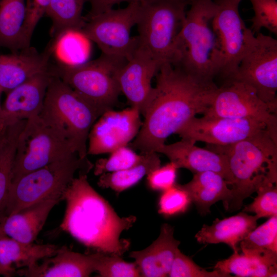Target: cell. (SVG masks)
I'll list each match as a JSON object with an SVG mask.
<instances>
[{"instance_id": "obj_31", "label": "cell", "mask_w": 277, "mask_h": 277, "mask_svg": "<svg viewBox=\"0 0 277 277\" xmlns=\"http://www.w3.org/2000/svg\"><path fill=\"white\" fill-rule=\"evenodd\" d=\"M244 254L277 262V215L252 230L239 244Z\"/></svg>"}, {"instance_id": "obj_8", "label": "cell", "mask_w": 277, "mask_h": 277, "mask_svg": "<svg viewBox=\"0 0 277 277\" xmlns=\"http://www.w3.org/2000/svg\"><path fill=\"white\" fill-rule=\"evenodd\" d=\"M190 0H144L136 25L139 44L161 65L172 63L175 45Z\"/></svg>"}, {"instance_id": "obj_15", "label": "cell", "mask_w": 277, "mask_h": 277, "mask_svg": "<svg viewBox=\"0 0 277 277\" xmlns=\"http://www.w3.org/2000/svg\"><path fill=\"white\" fill-rule=\"evenodd\" d=\"M141 113L131 107L104 112L92 126L88 135L87 154L110 153L128 146L138 134L142 125Z\"/></svg>"}, {"instance_id": "obj_33", "label": "cell", "mask_w": 277, "mask_h": 277, "mask_svg": "<svg viewBox=\"0 0 277 277\" xmlns=\"http://www.w3.org/2000/svg\"><path fill=\"white\" fill-rule=\"evenodd\" d=\"M122 256L101 253L96 265L95 272L101 277L141 276L135 262L125 261Z\"/></svg>"}, {"instance_id": "obj_39", "label": "cell", "mask_w": 277, "mask_h": 277, "mask_svg": "<svg viewBox=\"0 0 277 277\" xmlns=\"http://www.w3.org/2000/svg\"><path fill=\"white\" fill-rule=\"evenodd\" d=\"M177 168L172 162L160 166L153 170L147 176V183L154 190L165 191L175 183Z\"/></svg>"}, {"instance_id": "obj_14", "label": "cell", "mask_w": 277, "mask_h": 277, "mask_svg": "<svg viewBox=\"0 0 277 277\" xmlns=\"http://www.w3.org/2000/svg\"><path fill=\"white\" fill-rule=\"evenodd\" d=\"M265 130L263 123L249 118L203 115L191 118L177 132L182 139L225 146L252 137Z\"/></svg>"}, {"instance_id": "obj_22", "label": "cell", "mask_w": 277, "mask_h": 277, "mask_svg": "<svg viewBox=\"0 0 277 277\" xmlns=\"http://www.w3.org/2000/svg\"><path fill=\"white\" fill-rule=\"evenodd\" d=\"M61 200L50 199L42 201L8 215L0 223V234L19 242L33 243L50 211Z\"/></svg>"}, {"instance_id": "obj_40", "label": "cell", "mask_w": 277, "mask_h": 277, "mask_svg": "<svg viewBox=\"0 0 277 277\" xmlns=\"http://www.w3.org/2000/svg\"><path fill=\"white\" fill-rule=\"evenodd\" d=\"M91 8L85 18H90L113 9V6L123 2L128 4L133 2H141L144 0H89Z\"/></svg>"}, {"instance_id": "obj_5", "label": "cell", "mask_w": 277, "mask_h": 277, "mask_svg": "<svg viewBox=\"0 0 277 277\" xmlns=\"http://www.w3.org/2000/svg\"><path fill=\"white\" fill-rule=\"evenodd\" d=\"M102 114L52 74L39 115L70 144L82 159H87L88 135Z\"/></svg>"}, {"instance_id": "obj_21", "label": "cell", "mask_w": 277, "mask_h": 277, "mask_svg": "<svg viewBox=\"0 0 277 277\" xmlns=\"http://www.w3.org/2000/svg\"><path fill=\"white\" fill-rule=\"evenodd\" d=\"M180 242L174 237V228L162 225L158 238L145 249L134 251L129 256L134 259L141 276H168Z\"/></svg>"}, {"instance_id": "obj_38", "label": "cell", "mask_w": 277, "mask_h": 277, "mask_svg": "<svg viewBox=\"0 0 277 277\" xmlns=\"http://www.w3.org/2000/svg\"><path fill=\"white\" fill-rule=\"evenodd\" d=\"M50 0H25L26 17L23 26V37L24 48L31 46L34 29L41 18L45 15Z\"/></svg>"}, {"instance_id": "obj_36", "label": "cell", "mask_w": 277, "mask_h": 277, "mask_svg": "<svg viewBox=\"0 0 277 277\" xmlns=\"http://www.w3.org/2000/svg\"><path fill=\"white\" fill-rule=\"evenodd\" d=\"M170 277H230L217 270L208 271L197 265L191 258L177 250L168 274Z\"/></svg>"}, {"instance_id": "obj_43", "label": "cell", "mask_w": 277, "mask_h": 277, "mask_svg": "<svg viewBox=\"0 0 277 277\" xmlns=\"http://www.w3.org/2000/svg\"><path fill=\"white\" fill-rule=\"evenodd\" d=\"M1 106L0 105V109H1Z\"/></svg>"}, {"instance_id": "obj_25", "label": "cell", "mask_w": 277, "mask_h": 277, "mask_svg": "<svg viewBox=\"0 0 277 277\" xmlns=\"http://www.w3.org/2000/svg\"><path fill=\"white\" fill-rule=\"evenodd\" d=\"M179 186L188 194L201 214L210 213V207L215 203L223 201L224 207L231 197L228 183L220 174L207 171L194 173L188 183Z\"/></svg>"}, {"instance_id": "obj_9", "label": "cell", "mask_w": 277, "mask_h": 277, "mask_svg": "<svg viewBox=\"0 0 277 277\" xmlns=\"http://www.w3.org/2000/svg\"><path fill=\"white\" fill-rule=\"evenodd\" d=\"M75 153L70 144L39 115L28 119L18 137L11 182Z\"/></svg>"}, {"instance_id": "obj_30", "label": "cell", "mask_w": 277, "mask_h": 277, "mask_svg": "<svg viewBox=\"0 0 277 277\" xmlns=\"http://www.w3.org/2000/svg\"><path fill=\"white\" fill-rule=\"evenodd\" d=\"M143 154L142 161L130 168L100 175L98 186L110 188L120 193L135 185L143 177L161 166V160L157 152Z\"/></svg>"}, {"instance_id": "obj_19", "label": "cell", "mask_w": 277, "mask_h": 277, "mask_svg": "<svg viewBox=\"0 0 277 277\" xmlns=\"http://www.w3.org/2000/svg\"><path fill=\"white\" fill-rule=\"evenodd\" d=\"M52 76L50 70L39 73L7 92L1 115L12 122L39 115Z\"/></svg>"}, {"instance_id": "obj_1", "label": "cell", "mask_w": 277, "mask_h": 277, "mask_svg": "<svg viewBox=\"0 0 277 277\" xmlns=\"http://www.w3.org/2000/svg\"><path fill=\"white\" fill-rule=\"evenodd\" d=\"M142 114L144 120L132 148L156 152L167 138L210 106L218 86L191 75L180 66L162 64Z\"/></svg>"}, {"instance_id": "obj_12", "label": "cell", "mask_w": 277, "mask_h": 277, "mask_svg": "<svg viewBox=\"0 0 277 277\" xmlns=\"http://www.w3.org/2000/svg\"><path fill=\"white\" fill-rule=\"evenodd\" d=\"M241 0H214L216 9L213 27L220 48L221 70L223 81L230 79L255 37L241 18Z\"/></svg>"}, {"instance_id": "obj_42", "label": "cell", "mask_w": 277, "mask_h": 277, "mask_svg": "<svg viewBox=\"0 0 277 277\" xmlns=\"http://www.w3.org/2000/svg\"><path fill=\"white\" fill-rule=\"evenodd\" d=\"M0 275H3V272L1 269V268H0Z\"/></svg>"}, {"instance_id": "obj_27", "label": "cell", "mask_w": 277, "mask_h": 277, "mask_svg": "<svg viewBox=\"0 0 277 277\" xmlns=\"http://www.w3.org/2000/svg\"><path fill=\"white\" fill-rule=\"evenodd\" d=\"M26 120L9 124L0 143V223L7 216L12 170L19 134Z\"/></svg>"}, {"instance_id": "obj_3", "label": "cell", "mask_w": 277, "mask_h": 277, "mask_svg": "<svg viewBox=\"0 0 277 277\" xmlns=\"http://www.w3.org/2000/svg\"><path fill=\"white\" fill-rule=\"evenodd\" d=\"M207 146L225 156L232 175L226 210H239L244 200L260 188L277 184V141L267 130L233 144Z\"/></svg>"}, {"instance_id": "obj_16", "label": "cell", "mask_w": 277, "mask_h": 277, "mask_svg": "<svg viewBox=\"0 0 277 277\" xmlns=\"http://www.w3.org/2000/svg\"><path fill=\"white\" fill-rule=\"evenodd\" d=\"M161 65L138 42L118 71L117 81L121 93L130 106L137 108L141 114L152 91V78Z\"/></svg>"}, {"instance_id": "obj_17", "label": "cell", "mask_w": 277, "mask_h": 277, "mask_svg": "<svg viewBox=\"0 0 277 277\" xmlns=\"http://www.w3.org/2000/svg\"><path fill=\"white\" fill-rule=\"evenodd\" d=\"M157 153L166 155L179 168H185L193 174L211 171L221 175L230 185L232 178L226 157L223 154L208 148L195 145L185 139L159 147Z\"/></svg>"}, {"instance_id": "obj_41", "label": "cell", "mask_w": 277, "mask_h": 277, "mask_svg": "<svg viewBox=\"0 0 277 277\" xmlns=\"http://www.w3.org/2000/svg\"><path fill=\"white\" fill-rule=\"evenodd\" d=\"M9 124L0 116V143Z\"/></svg>"}, {"instance_id": "obj_11", "label": "cell", "mask_w": 277, "mask_h": 277, "mask_svg": "<svg viewBox=\"0 0 277 277\" xmlns=\"http://www.w3.org/2000/svg\"><path fill=\"white\" fill-rule=\"evenodd\" d=\"M228 80L251 87L259 98L276 112L277 40L258 33Z\"/></svg>"}, {"instance_id": "obj_23", "label": "cell", "mask_w": 277, "mask_h": 277, "mask_svg": "<svg viewBox=\"0 0 277 277\" xmlns=\"http://www.w3.org/2000/svg\"><path fill=\"white\" fill-rule=\"evenodd\" d=\"M60 247L50 244L23 243L0 234V268L3 275L16 274V268H29L55 254Z\"/></svg>"}, {"instance_id": "obj_6", "label": "cell", "mask_w": 277, "mask_h": 277, "mask_svg": "<svg viewBox=\"0 0 277 277\" xmlns=\"http://www.w3.org/2000/svg\"><path fill=\"white\" fill-rule=\"evenodd\" d=\"M127 58L102 53L96 59L71 65L60 61L50 71L102 113L112 109L121 93L119 70Z\"/></svg>"}, {"instance_id": "obj_28", "label": "cell", "mask_w": 277, "mask_h": 277, "mask_svg": "<svg viewBox=\"0 0 277 277\" xmlns=\"http://www.w3.org/2000/svg\"><path fill=\"white\" fill-rule=\"evenodd\" d=\"M86 1L50 0L45 15L52 22V41H56L67 32L81 30L85 22L82 12Z\"/></svg>"}, {"instance_id": "obj_35", "label": "cell", "mask_w": 277, "mask_h": 277, "mask_svg": "<svg viewBox=\"0 0 277 277\" xmlns=\"http://www.w3.org/2000/svg\"><path fill=\"white\" fill-rule=\"evenodd\" d=\"M256 192L253 201L246 206L243 211L254 213L259 219L277 215L276 184L264 186Z\"/></svg>"}, {"instance_id": "obj_13", "label": "cell", "mask_w": 277, "mask_h": 277, "mask_svg": "<svg viewBox=\"0 0 277 277\" xmlns=\"http://www.w3.org/2000/svg\"><path fill=\"white\" fill-rule=\"evenodd\" d=\"M203 114L258 121L266 126L272 137L277 141L276 112L260 99L251 87L242 82L224 81Z\"/></svg>"}, {"instance_id": "obj_44", "label": "cell", "mask_w": 277, "mask_h": 277, "mask_svg": "<svg viewBox=\"0 0 277 277\" xmlns=\"http://www.w3.org/2000/svg\"><path fill=\"white\" fill-rule=\"evenodd\" d=\"M190 1H192V0H190Z\"/></svg>"}, {"instance_id": "obj_29", "label": "cell", "mask_w": 277, "mask_h": 277, "mask_svg": "<svg viewBox=\"0 0 277 277\" xmlns=\"http://www.w3.org/2000/svg\"><path fill=\"white\" fill-rule=\"evenodd\" d=\"M225 274L241 277H273L277 275V262L239 251L220 261L214 267Z\"/></svg>"}, {"instance_id": "obj_20", "label": "cell", "mask_w": 277, "mask_h": 277, "mask_svg": "<svg viewBox=\"0 0 277 277\" xmlns=\"http://www.w3.org/2000/svg\"><path fill=\"white\" fill-rule=\"evenodd\" d=\"M101 254L96 252L85 254L62 246L42 263L17 270L16 274L27 277H87L95 272Z\"/></svg>"}, {"instance_id": "obj_37", "label": "cell", "mask_w": 277, "mask_h": 277, "mask_svg": "<svg viewBox=\"0 0 277 277\" xmlns=\"http://www.w3.org/2000/svg\"><path fill=\"white\" fill-rule=\"evenodd\" d=\"M191 202L188 193L175 184L163 191L159 202V213L165 216L183 213Z\"/></svg>"}, {"instance_id": "obj_18", "label": "cell", "mask_w": 277, "mask_h": 277, "mask_svg": "<svg viewBox=\"0 0 277 277\" xmlns=\"http://www.w3.org/2000/svg\"><path fill=\"white\" fill-rule=\"evenodd\" d=\"M54 46L50 43L39 53L31 46L8 54H0V93L8 92L31 77L50 70Z\"/></svg>"}, {"instance_id": "obj_7", "label": "cell", "mask_w": 277, "mask_h": 277, "mask_svg": "<svg viewBox=\"0 0 277 277\" xmlns=\"http://www.w3.org/2000/svg\"><path fill=\"white\" fill-rule=\"evenodd\" d=\"M93 166L88 159H82L75 153L11 182L7 216L46 200H63V195L76 173H88Z\"/></svg>"}, {"instance_id": "obj_2", "label": "cell", "mask_w": 277, "mask_h": 277, "mask_svg": "<svg viewBox=\"0 0 277 277\" xmlns=\"http://www.w3.org/2000/svg\"><path fill=\"white\" fill-rule=\"evenodd\" d=\"M87 173L79 172L63 195L66 203L60 228L96 252L122 256L130 242L122 233L136 221L134 215L120 217L91 186Z\"/></svg>"}, {"instance_id": "obj_32", "label": "cell", "mask_w": 277, "mask_h": 277, "mask_svg": "<svg viewBox=\"0 0 277 277\" xmlns=\"http://www.w3.org/2000/svg\"><path fill=\"white\" fill-rule=\"evenodd\" d=\"M107 158L97 160L94 167L95 175L126 169L139 163L144 157L143 153L137 154L128 146L120 147L110 153Z\"/></svg>"}, {"instance_id": "obj_10", "label": "cell", "mask_w": 277, "mask_h": 277, "mask_svg": "<svg viewBox=\"0 0 277 277\" xmlns=\"http://www.w3.org/2000/svg\"><path fill=\"white\" fill-rule=\"evenodd\" d=\"M140 3H129L124 8L111 9L85 17V24L79 32L94 42L102 53L127 58L138 42L137 36H131V31L139 19Z\"/></svg>"}, {"instance_id": "obj_34", "label": "cell", "mask_w": 277, "mask_h": 277, "mask_svg": "<svg viewBox=\"0 0 277 277\" xmlns=\"http://www.w3.org/2000/svg\"><path fill=\"white\" fill-rule=\"evenodd\" d=\"M254 11L250 19L251 29L254 34L262 28L277 34V0H249Z\"/></svg>"}, {"instance_id": "obj_24", "label": "cell", "mask_w": 277, "mask_h": 277, "mask_svg": "<svg viewBox=\"0 0 277 277\" xmlns=\"http://www.w3.org/2000/svg\"><path fill=\"white\" fill-rule=\"evenodd\" d=\"M258 220L244 211L222 220L216 219L211 225H204L195 238L201 244L225 243L238 252L240 243L256 227Z\"/></svg>"}, {"instance_id": "obj_26", "label": "cell", "mask_w": 277, "mask_h": 277, "mask_svg": "<svg viewBox=\"0 0 277 277\" xmlns=\"http://www.w3.org/2000/svg\"><path fill=\"white\" fill-rule=\"evenodd\" d=\"M25 0H0V48L15 52L24 49Z\"/></svg>"}, {"instance_id": "obj_4", "label": "cell", "mask_w": 277, "mask_h": 277, "mask_svg": "<svg viewBox=\"0 0 277 277\" xmlns=\"http://www.w3.org/2000/svg\"><path fill=\"white\" fill-rule=\"evenodd\" d=\"M177 37L173 64L196 78L214 82L221 70L220 48L213 27V0H192Z\"/></svg>"}]
</instances>
